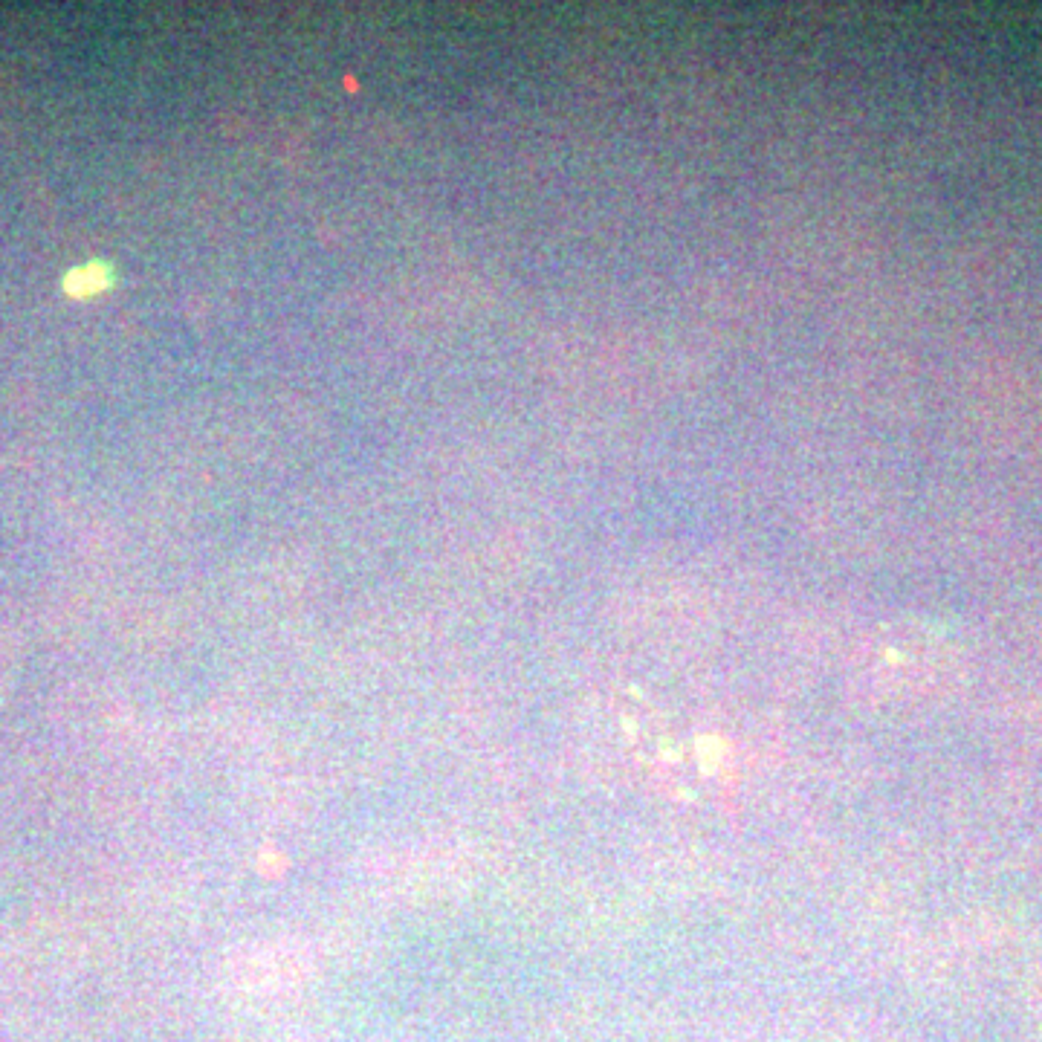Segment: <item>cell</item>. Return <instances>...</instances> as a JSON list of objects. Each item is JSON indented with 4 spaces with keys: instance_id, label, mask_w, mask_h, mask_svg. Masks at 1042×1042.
Returning <instances> with one entry per match:
<instances>
[{
    "instance_id": "cell-1",
    "label": "cell",
    "mask_w": 1042,
    "mask_h": 1042,
    "mask_svg": "<svg viewBox=\"0 0 1042 1042\" xmlns=\"http://www.w3.org/2000/svg\"><path fill=\"white\" fill-rule=\"evenodd\" d=\"M110 278H113V275H110V270L105 264H84V267H76V270L67 273V278H64V290H67V296H73V299H90V296L108 290Z\"/></svg>"
}]
</instances>
